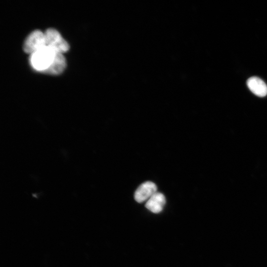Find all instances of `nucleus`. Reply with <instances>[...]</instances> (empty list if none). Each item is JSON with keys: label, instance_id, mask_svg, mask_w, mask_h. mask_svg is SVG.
Masks as SVG:
<instances>
[{"label": "nucleus", "instance_id": "20e7f679", "mask_svg": "<svg viewBox=\"0 0 267 267\" xmlns=\"http://www.w3.org/2000/svg\"><path fill=\"white\" fill-rule=\"evenodd\" d=\"M156 185L152 181H146L141 184L134 192V199L138 203L147 201L157 191Z\"/></svg>", "mask_w": 267, "mask_h": 267}, {"label": "nucleus", "instance_id": "f03ea898", "mask_svg": "<svg viewBox=\"0 0 267 267\" xmlns=\"http://www.w3.org/2000/svg\"><path fill=\"white\" fill-rule=\"evenodd\" d=\"M46 45L55 51L64 53L69 49L68 43L61 37L60 33L53 28H48L44 33Z\"/></svg>", "mask_w": 267, "mask_h": 267}, {"label": "nucleus", "instance_id": "7ed1b4c3", "mask_svg": "<svg viewBox=\"0 0 267 267\" xmlns=\"http://www.w3.org/2000/svg\"><path fill=\"white\" fill-rule=\"evenodd\" d=\"M46 46L44 33L39 30L31 32L26 39L23 49L27 53L32 54Z\"/></svg>", "mask_w": 267, "mask_h": 267}, {"label": "nucleus", "instance_id": "423d86ee", "mask_svg": "<svg viewBox=\"0 0 267 267\" xmlns=\"http://www.w3.org/2000/svg\"><path fill=\"white\" fill-rule=\"evenodd\" d=\"M247 85L249 89L256 95L264 97L267 94V86L260 78L252 77L247 81Z\"/></svg>", "mask_w": 267, "mask_h": 267}, {"label": "nucleus", "instance_id": "39448f33", "mask_svg": "<svg viewBox=\"0 0 267 267\" xmlns=\"http://www.w3.org/2000/svg\"><path fill=\"white\" fill-rule=\"evenodd\" d=\"M166 198L162 193L156 192L146 202L145 207L151 212L158 214L163 209Z\"/></svg>", "mask_w": 267, "mask_h": 267}, {"label": "nucleus", "instance_id": "f257e3e1", "mask_svg": "<svg viewBox=\"0 0 267 267\" xmlns=\"http://www.w3.org/2000/svg\"><path fill=\"white\" fill-rule=\"evenodd\" d=\"M55 53L52 48L45 46L31 54L30 62L36 71L43 72L51 65Z\"/></svg>", "mask_w": 267, "mask_h": 267}, {"label": "nucleus", "instance_id": "0eeeda50", "mask_svg": "<svg viewBox=\"0 0 267 267\" xmlns=\"http://www.w3.org/2000/svg\"><path fill=\"white\" fill-rule=\"evenodd\" d=\"M66 67V62L63 53L55 51L51 65L43 72L51 75H58L63 72Z\"/></svg>", "mask_w": 267, "mask_h": 267}]
</instances>
